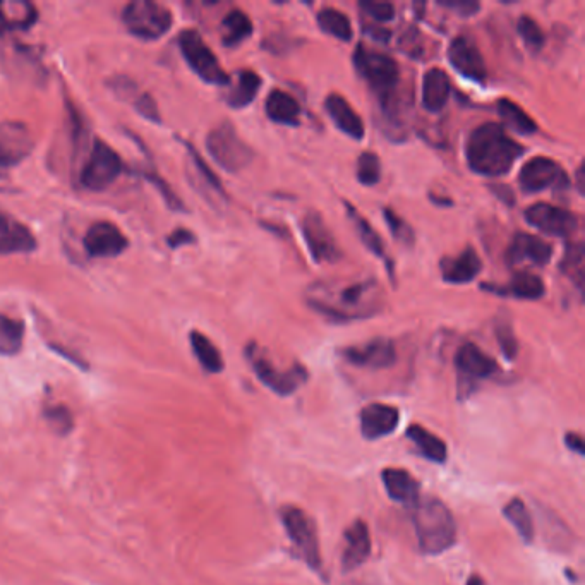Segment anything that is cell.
<instances>
[{
  "label": "cell",
  "instance_id": "obj_34",
  "mask_svg": "<svg viewBox=\"0 0 585 585\" xmlns=\"http://www.w3.org/2000/svg\"><path fill=\"white\" fill-rule=\"evenodd\" d=\"M261 88V78L253 71L244 69L237 74L236 83L230 88L227 103L232 109H244L253 103Z\"/></svg>",
  "mask_w": 585,
  "mask_h": 585
},
{
  "label": "cell",
  "instance_id": "obj_23",
  "mask_svg": "<svg viewBox=\"0 0 585 585\" xmlns=\"http://www.w3.org/2000/svg\"><path fill=\"white\" fill-rule=\"evenodd\" d=\"M381 481L386 489V495L390 500L400 503L404 507L414 508L417 501L421 498V486L416 481V477L405 469H383L381 471Z\"/></svg>",
  "mask_w": 585,
  "mask_h": 585
},
{
  "label": "cell",
  "instance_id": "obj_22",
  "mask_svg": "<svg viewBox=\"0 0 585 585\" xmlns=\"http://www.w3.org/2000/svg\"><path fill=\"white\" fill-rule=\"evenodd\" d=\"M110 90L114 91L117 98H121L122 102H127L133 105L134 110L138 112L141 117H145L146 121L158 122L160 119V112H158V105L150 93L141 90L133 79L126 78V76H117V78L110 81Z\"/></svg>",
  "mask_w": 585,
  "mask_h": 585
},
{
  "label": "cell",
  "instance_id": "obj_4",
  "mask_svg": "<svg viewBox=\"0 0 585 585\" xmlns=\"http://www.w3.org/2000/svg\"><path fill=\"white\" fill-rule=\"evenodd\" d=\"M354 66L357 73L368 83L369 88L378 97L383 112H390L400 83L399 64L390 55L359 45L354 54Z\"/></svg>",
  "mask_w": 585,
  "mask_h": 585
},
{
  "label": "cell",
  "instance_id": "obj_6",
  "mask_svg": "<svg viewBox=\"0 0 585 585\" xmlns=\"http://www.w3.org/2000/svg\"><path fill=\"white\" fill-rule=\"evenodd\" d=\"M280 520L284 524L290 543L296 549L297 556L313 572L320 573L323 570V563H321L320 539H318L314 520L308 513L294 505L280 508Z\"/></svg>",
  "mask_w": 585,
  "mask_h": 585
},
{
  "label": "cell",
  "instance_id": "obj_40",
  "mask_svg": "<svg viewBox=\"0 0 585 585\" xmlns=\"http://www.w3.org/2000/svg\"><path fill=\"white\" fill-rule=\"evenodd\" d=\"M187 150H189V158H191V165H193L194 169V177L198 179L200 182V189H208L210 194L213 196H218V198H224L225 200V191L224 186H222V182L218 181L217 175L213 172L208 165H206L205 160L201 158L200 153L194 150L193 146L186 145Z\"/></svg>",
  "mask_w": 585,
  "mask_h": 585
},
{
  "label": "cell",
  "instance_id": "obj_53",
  "mask_svg": "<svg viewBox=\"0 0 585 585\" xmlns=\"http://www.w3.org/2000/svg\"><path fill=\"white\" fill-rule=\"evenodd\" d=\"M493 189H495V194H500V193H496V191H503V187H493ZM505 193H507L508 196H513L512 189H508V187H505ZM500 200L507 201V203H510V205H512V201L508 200V198H507V196H505V194H501ZM512 200H513V198H512Z\"/></svg>",
  "mask_w": 585,
  "mask_h": 585
},
{
  "label": "cell",
  "instance_id": "obj_19",
  "mask_svg": "<svg viewBox=\"0 0 585 585\" xmlns=\"http://www.w3.org/2000/svg\"><path fill=\"white\" fill-rule=\"evenodd\" d=\"M553 258L551 244L541 239L520 232L513 237L507 251V263L510 266L531 265L543 268Z\"/></svg>",
  "mask_w": 585,
  "mask_h": 585
},
{
  "label": "cell",
  "instance_id": "obj_38",
  "mask_svg": "<svg viewBox=\"0 0 585 585\" xmlns=\"http://www.w3.org/2000/svg\"><path fill=\"white\" fill-rule=\"evenodd\" d=\"M253 35V23L248 14L239 9L230 11L222 21V40L227 47H236Z\"/></svg>",
  "mask_w": 585,
  "mask_h": 585
},
{
  "label": "cell",
  "instance_id": "obj_44",
  "mask_svg": "<svg viewBox=\"0 0 585 585\" xmlns=\"http://www.w3.org/2000/svg\"><path fill=\"white\" fill-rule=\"evenodd\" d=\"M582 265H584V248L580 244L568 246L567 253L561 261V270L567 273L568 277L575 280L577 287H582Z\"/></svg>",
  "mask_w": 585,
  "mask_h": 585
},
{
  "label": "cell",
  "instance_id": "obj_2",
  "mask_svg": "<svg viewBox=\"0 0 585 585\" xmlns=\"http://www.w3.org/2000/svg\"><path fill=\"white\" fill-rule=\"evenodd\" d=\"M524 153V146L510 138L503 126L493 122L476 127L465 143V158L469 167L483 177L508 174L513 163Z\"/></svg>",
  "mask_w": 585,
  "mask_h": 585
},
{
  "label": "cell",
  "instance_id": "obj_32",
  "mask_svg": "<svg viewBox=\"0 0 585 585\" xmlns=\"http://www.w3.org/2000/svg\"><path fill=\"white\" fill-rule=\"evenodd\" d=\"M347 213H349L350 222L356 227L357 234L361 237L362 244L371 251V253L380 258L385 263L386 270L393 277L392 260L386 254L385 244L381 241V237L376 234L373 225L369 224L366 218L362 217L361 213L357 212L352 205H347Z\"/></svg>",
  "mask_w": 585,
  "mask_h": 585
},
{
  "label": "cell",
  "instance_id": "obj_42",
  "mask_svg": "<svg viewBox=\"0 0 585 585\" xmlns=\"http://www.w3.org/2000/svg\"><path fill=\"white\" fill-rule=\"evenodd\" d=\"M43 416H45V421L49 423L50 428L54 429L57 435L66 436L73 431V412L69 411L66 405L47 407L43 411Z\"/></svg>",
  "mask_w": 585,
  "mask_h": 585
},
{
  "label": "cell",
  "instance_id": "obj_30",
  "mask_svg": "<svg viewBox=\"0 0 585 585\" xmlns=\"http://www.w3.org/2000/svg\"><path fill=\"white\" fill-rule=\"evenodd\" d=\"M265 110L268 119L275 124L299 126L301 122V105L287 91H270V95L266 98Z\"/></svg>",
  "mask_w": 585,
  "mask_h": 585
},
{
  "label": "cell",
  "instance_id": "obj_18",
  "mask_svg": "<svg viewBox=\"0 0 585 585\" xmlns=\"http://www.w3.org/2000/svg\"><path fill=\"white\" fill-rule=\"evenodd\" d=\"M455 368L459 371L460 381L476 383V381L488 380L498 373V364L493 357H489L481 347L476 344H464L457 350L455 356Z\"/></svg>",
  "mask_w": 585,
  "mask_h": 585
},
{
  "label": "cell",
  "instance_id": "obj_36",
  "mask_svg": "<svg viewBox=\"0 0 585 585\" xmlns=\"http://www.w3.org/2000/svg\"><path fill=\"white\" fill-rule=\"evenodd\" d=\"M25 342V323L0 313V356H16Z\"/></svg>",
  "mask_w": 585,
  "mask_h": 585
},
{
  "label": "cell",
  "instance_id": "obj_21",
  "mask_svg": "<svg viewBox=\"0 0 585 585\" xmlns=\"http://www.w3.org/2000/svg\"><path fill=\"white\" fill-rule=\"evenodd\" d=\"M345 548L342 555L344 572H354L364 565L371 555V532L364 520L357 519L345 529Z\"/></svg>",
  "mask_w": 585,
  "mask_h": 585
},
{
  "label": "cell",
  "instance_id": "obj_8",
  "mask_svg": "<svg viewBox=\"0 0 585 585\" xmlns=\"http://www.w3.org/2000/svg\"><path fill=\"white\" fill-rule=\"evenodd\" d=\"M122 23L133 37L158 40L172 28L174 18L167 7L153 0H134L122 11Z\"/></svg>",
  "mask_w": 585,
  "mask_h": 585
},
{
  "label": "cell",
  "instance_id": "obj_10",
  "mask_svg": "<svg viewBox=\"0 0 585 585\" xmlns=\"http://www.w3.org/2000/svg\"><path fill=\"white\" fill-rule=\"evenodd\" d=\"M122 158L119 153L102 139H95L91 146L90 157L81 170V184L88 191L98 193L112 186L122 174Z\"/></svg>",
  "mask_w": 585,
  "mask_h": 585
},
{
  "label": "cell",
  "instance_id": "obj_7",
  "mask_svg": "<svg viewBox=\"0 0 585 585\" xmlns=\"http://www.w3.org/2000/svg\"><path fill=\"white\" fill-rule=\"evenodd\" d=\"M206 150L213 162L230 174L241 172L254 160L253 148L237 134L236 127L230 122H224L210 131L206 138Z\"/></svg>",
  "mask_w": 585,
  "mask_h": 585
},
{
  "label": "cell",
  "instance_id": "obj_5",
  "mask_svg": "<svg viewBox=\"0 0 585 585\" xmlns=\"http://www.w3.org/2000/svg\"><path fill=\"white\" fill-rule=\"evenodd\" d=\"M244 354L258 380L280 397H290L308 381L309 374L304 366L294 364L292 368L282 371L273 364L270 357L266 356L265 350L254 342L246 347Z\"/></svg>",
  "mask_w": 585,
  "mask_h": 585
},
{
  "label": "cell",
  "instance_id": "obj_13",
  "mask_svg": "<svg viewBox=\"0 0 585 585\" xmlns=\"http://www.w3.org/2000/svg\"><path fill=\"white\" fill-rule=\"evenodd\" d=\"M525 220L546 236L570 237L579 227V218L561 206L537 203L525 210Z\"/></svg>",
  "mask_w": 585,
  "mask_h": 585
},
{
  "label": "cell",
  "instance_id": "obj_52",
  "mask_svg": "<svg viewBox=\"0 0 585 585\" xmlns=\"http://www.w3.org/2000/svg\"><path fill=\"white\" fill-rule=\"evenodd\" d=\"M467 585H486V582H484V579L481 577V575L474 573V575H471L469 580H467Z\"/></svg>",
  "mask_w": 585,
  "mask_h": 585
},
{
  "label": "cell",
  "instance_id": "obj_33",
  "mask_svg": "<svg viewBox=\"0 0 585 585\" xmlns=\"http://www.w3.org/2000/svg\"><path fill=\"white\" fill-rule=\"evenodd\" d=\"M189 342H191L194 356H196L206 373L218 374L224 371V357H222L217 345L213 344L210 338L194 330L189 335Z\"/></svg>",
  "mask_w": 585,
  "mask_h": 585
},
{
  "label": "cell",
  "instance_id": "obj_49",
  "mask_svg": "<svg viewBox=\"0 0 585 585\" xmlns=\"http://www.w3.org/2000/svg\"><path fill=\"white\" fill-rule=\"evenodd\" d=\"M440 6L450 9V11H455L459 16H465V18L474 16L481 9L477 2H443Z\"/></svg>",
  "mask_w": 585,
  "mask_h": 585
},
{
  "label": "cell",
  "instance_id": "obj_3",
  "mask_svg": "<svg viewBox=\"0 0 585 585\" xmlns=\"http://www.w3.org/2000/svg\"><path fill=\"white\" fill-rule=\"evenodd\" d=\"M412 512L417 543L424 555L438 556L452 548L457 541V524L443 501L424 496Z\"/></svg>",
  "mask_w": 585,
  "mask_h": 585
},
{
  "label": "cell",
  "instance_id": "obj_16",
  "mask_svg": "<svg viewBox=\"0 0 585 585\" xmlns=\"http://www.w3.org/2000/svg\"><path fill=\"white\" fill-rule=\"evenodd\" d=\"M520 189L524 193H541L548 187H561L567 184V175L561 170L560 165L546 157H536L525 163L519 174Z\"/></svg>",
  "mask_w": 585,
  "mask_h": 585
},
{
  "label": "cell",
  "instance_id": "obj_50",
  "mask_svg": "<svg viewBox=\"0 0 585 585\" xmlns=\"http://www.w3.org/2000/svg\"><path fill=\"white\" fill-rule=\"evenodd\" d=\"M167 242H169L170 248L177 249L182 248V246H187V244H193V242H196V237H194L191 230L177 229L170 234Z\"/></svg>",
  "mask_w": 585,
  "mask_h": 585
},
{
  "label": "cell",
  "instance_id": "obj_25",
  "mask_svg": "<svg viewBox=\"0 0 585 585\" xmlns=\"http://www.w3.org/2000/svg\"><path fill=\"white\" fill-rule=\"evenodd\" d=\"M441 275L447 284L464 285L472 282L483 270V261L474 249L469 248L450 258L441 260Z\"/></svg>",
  "mask_w": 585,
  "mask_h": 585
},
{
  "label": "cell",
  "instance_id": "obj_37",
  "mask_svg": "<svg viewBox=\"0 0 585 585\" xmlns=\"http://www.w3.org/2000/svg\"><path fill=\"white\" fill-rule=\"evenodd\" d=\"M503 517L513 525V529L517 531L520 539L525 544H532L534 536H536V529H534V522H532V515L529 508L520 498H513L508 501L505 508H503Z\"/></svg>",
  "mask_w": 585,
  "mask_h": 585
},
{
  "label": "cell",
  "instance_id": "obj_45",
  "mask_svg": "<svg viewBox=\"0 0 585 585\" xmlns=\"http://www.w3.org/2000/svg\"><path fill=\"white\" fill-rule=\"evenodd\" d=\"M517 31L531 49L539 50L544 45V33L541 26L529 16H522L517 23Z\"/></svg>",
  "mask_w": 585,
  "mask_h": 585
},
{
  "label": "cell",
  "instance_id": "obj_27",
  "mask_svg": "<svg viewBox=\"0 0 585 585\" xmlns=\"http://www.w3.org/2000/svg\"><path fill=\"white\" fill-rule=\"evenodd\" d=\"M37 19V7L30 2L0 0V35L9 31L30 30Z\"/></svg>",
  "mask_w": 585,
  "mask_h": 585
},
{
  "label": "cell",
  "instance_id": "obj_15",
  "mask_svg": "<svg viewBox=\"0 0 585 585\" xmlns=\"http://www.w3.org/2000/svg\"><path fill=\"white\" fill-rule=\"evenodd\" d=\"M448 61L453 69L474 83H483L488 78V67L483 54L471 37L453 38L448 47Z\"/></svg>",
  "mask_w": 585,
  "mask_h": 585
},
{
  "label": "cell",
  "instance_id": "obj_26",
  "mask_svg": "<svg viewBox=\"0 0 585 585\" xmlns=\"http://www.w3.org/2000/svg\"><path fill=\"white\" fill-rule=\"evenodd\" d=\"M326 114L330 115L333 124L347 134L349 138L361 141L364 136V124H362L361 115L352 109L347 100L342 95H330L325 102Z\"/></svg>",
  "mask_w": 585,
  "mask_h": 585
},
{
  "label": "cell",
  "instance_id": "obj_31",
  "mask_svg": "<svg viewBox=\"0 0 585 585\" xmlns=\"http://www.w3.org/2000/svg\"><path fill=\"white\" fill-rule=\"evenodd\" d=\"M405 436L416 445L419 453L423 455L424 459L435 464H445L448 457L447 443L441 440L440 436L431 433L428 429L419 426V424H412L407 428Z\"/></svg>",
  "mask_w": 585,
  "mask_h": 585
},
{
  "label": "cell",
  "instance_id": "obj_39",
  "mask_svg": "<svg viewBox=\"0 0 585 585\" xmlns=\"http://www.w3.org/2000/svg\"><path fill=\"white\" fill-rule=\"evenodd\" d=\"M318 25H320L321 31H325L326 35L342 40V42H350L352 35H354L350 19L342 11L333 9V7L321 9L318 13Z\"/></svg>",
  "mask_w": 585,
  "mask_h": 585
},
{
  "label": "cell",
  "instance_id": "obj_11",
  "mask_svg": "<svg viewBox=\"0 0 585 585\" xmlns=\"http://www.w3.org/2000/svg\"><path fill=\"white\" fill-rule=\"evenodd\" d=\"M301 232L316 263H337L342 258L337 241L320 213L313 210L306 213L301 220Z\"/></svg>",
  "mask_w": 585,
  "mask_h": 585
},
{
  "label": "cell",
  "instance_id": "obj_54",
  "mask_svg": "<svg viewBox=\"0 0 585 585\" xmlns=\"http://www.w3.org/2000/svg\"><path fill=\"white\" fill-rule=\"evenodd\" d=\"M567 577L568 579L572 580V582H577V575H575V573L570 572V568H567Z\"/></svg>",
  "mask_w": 585,
  "mask_h": 585
},
{
  "label": "cell",
  "instance_id": "obj_1",
  "mask_svg": "<svg viewBox=\"0 0 585 585\" xmlns=\"http://www.w3.org/2000/svg\"><path fill=\"white\" fill-rule=\"evenodd\" d=\"M309 306L335 323L368 320L383 308V292L374 278L320 282L309 287Z\"/></svg>",
  "mask_w": 585,
  "mask_h": 585
},
{
  "label": "cell",
  "instance_id": "obj_14",
  "mask_svg": "<svg viewBox=\"0 0 585 585\" xmlns=\"http://www.w3.org/2000/svg\"><path fill=\"white\" fill-rule=\"evenodd\" d=\"M340 356L345 361L364 369L392 368L397 361V350L390 338H373L366 344L352 345L340 350Z\"/></svg>",
  "mask_w": 585,
  "mask_h": 585
},
{
  "label": "cell",
  "instance_id": "obj_29",
  "mask_svg": "<svg viewBox=\"0 0 585 585\" xmlns=\"http://www.w3.org/2000/svg\"><path fill=\"white\" fill-rule=\"evenodd\" d=\"M450 79L447 73L441 71L438 67L429 69L423 78V107L424 109L436 114L447 107L450 100Z\"/></svg>",
  "mask_w": 585,
  "mask_h": 585
},
{
  "label": "cell",
  "instance_id": "obj_28",
  "mask_svg": "<svg viewBox=\"0 0 585 585\" xmlns=\"http://www.w3.org/2000/svg\"><path fill=\"white\" fill-rule=\"evenodd\" d=\"M484 289L489 292H495L500 296L515 297V299H522V301H537L544 296L543 280L532 275V273L520 272L513 275L512 280L507 285H483Z\"/></svg>",
  "mask_w": 585,
  "mask_h": 585
},
{
  "label": "cell",
  "instance_id": "obj_48",
  "mask_svg": "<svg viewBox=\"0 0 585 585\" xmlns=\"http://www.w3.org/2000/svg\"><path fill=\"white\" fill-rule=\"evenodd\" d=\"M148 181L153 184V186L157 187L160 194L163 196V200L167 203L169 208L175 210V212H184V205H182V201L175 196L174 191H172V187L167 184V182L162 181V177H158V175L148 174Z\"/></svg>",
  "mask_w": 585,
  "mask_h": 585
},
{
  "label": "cell",
  "instance_id": "obj_41",
  "mask_svg": "<svg viewBox=\"0 0 585 585\" xmlns=\"http://www.w3.org/2000/svg\"><path fill=\"white\" fill-rule=\"evenodd\" d=\"M356 175L362 186H376L381 181V162L378 155H374L373 151H364L357 160Z\"/></svg>",
  "mask_w": 585,
  "mask_h": 585
},
{
  "label": "cell",
  "instance_id": "obj_20",
  "mask_svg": "<svg viewBox=\"0 0 585 585\" xmlns=\"http://www.w3.org/2000/svg\"><path fill=\"white\" fill-rule=\"evenodd\" d=\"M400 412L388 404H369L361 411V433L364 440L376 441L392 435L399 428Z\"/></svg>",
  "mask_w": 585,
  "mask_h": 585
},
{
  "label": "cell",
  "instance_id": "obj_51",
  "mask_svg": "<svg viewBox=\"0 0 585 585\" xmlns=\"http://www.w3.org/2000/svg\"><path fill=\"white\" fill-rule=\"evenodd\" d=\"M565 445H567L568 450L573 453H577L579 457H584L585 455V441L579 433H572V431H568L567 435H565Z\"/></svg>",
  "mask_w": 585,
  "mask_h": 585
},
{
  "label": "cell",
  "instance_id": "obj_43",
  "mask_svg": "<svg viewBox=\"0 0 585 585\" xmlns=\"http://www.w3.org/2000/svg\"><path fill=\"white\" fill-rule=\"evenodd\" d=\"M383 217H385L386 225L392 232V236L404 244V246H412L416 241L414 230L411 225L405 222L404 218L400 217L399 213L393 212L392 208H383Z\"/></svg>",
  "mask_w": 585,
  "mask_h": 585
},
{
  "label": "cell",
  "instance_id": "obj_9",
  "mask_svg": "<svg viewBox=\"0 0 585 585\" xmlns=\"http://www.w3.org/2000/svg\"><path fill=\"white\" fill-rule=\"evenodd\" d=\"M179 49L187 66L208 85H230V76L218 62L217 55L206 45L198 31L187 30L179 37Z\"/></svg>",
  "mask_w": 585,
  "mask_h": 585
},
{
  "label": "cell",
  "instance_id": "obj_35",
  "mask_svg": "<svg viewBox=\"0 0 585 585\" xmlns=\"http://www.w3.org/2000/svg\"><path fill=\"white\" fill-rule=\"evenodd\" d=\"M496 109H498L501 121L505 122V126L510 127L515 133L522 134V136H531V134L537 133V124L531 115L525 114V110L512 100L503 98L496 103Z\"/></svg>",
  "mask_w": 585,
  "mask_h": 585
},
{
  "label": "cell",
  "instance_id": "obj_46",
  "mask_svg": "<svg viewBox=\"0 0 585 585\" xmlns=\"http://www.w3.org/2000/svg\"><path fill=\"white\" fill-rule=\"evenodd\" d=\"M496 338H498V344H500L503 356L507 357L508 361H513L519 354V344H517V338L513 335L512 326L507 325V323H500V325L496 326Z\"/></svg>",
  "mask_w": 585,
  "mask_h": 585
},
{
  "label": "cell",
  "instance_id": "obj_17",
  "mask_svg": "<svg viewBox=\"0 0 585 585\" xmlns=\"http://www.w3.org/2000/svg\"><path fill=\"white\" fill-rule=\"evenodd\" d=\"M83 244L91 258H117L126 251L129 241L117 225L102 220L86 230Z\"/></svg>",
  "mask_w": 585,
  "mask_h": 585
},
{
  "label": "cell",
  "instance_id": "obj_12",
  "mask_svg": "<svg viewBox=\"0 0 585 585\" xmlns=\"http://www.w3.org/2000/svg\"><path fill=\"white\" fill-rule=\"evenodd\" d=\"M33 136L23 122H0V177L30 157Z\"/></svg>",
  "mask_w": 585,
  "mask_h": 585
},
{
  "label": "cell",
  "instance_id": "obj_24",
  "mask_svg": "<svg viewBox=\"0 0 585 585\" xmlns=\"http://www.w3.org/2000/svg\"><path fill=\"white\" fill-rule=\"evenodd\" d=\"M37 249V239L25 224L0 212V254H28Z\"/></svg>",
  "mask_w": 585,
  "mask_h": 585
},
{
  "label": "cell",
  "instance_id": "obj_47",
  "mask_svg": "<svg viewBox=\"0 0 585 585\" xmlns=\"http://www.w3.org/2000/svg\"><path fill=\"white\" fill-rule=\"evenodd\" d=\"M359 7L362 13L368 14L369 18H373L378 23H388L395 18V7L390 2H361Z\"/></svg>",
  "mask_w": 585,
  "mask_h": 585
}]
</instances>
